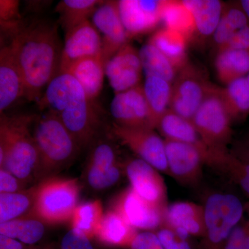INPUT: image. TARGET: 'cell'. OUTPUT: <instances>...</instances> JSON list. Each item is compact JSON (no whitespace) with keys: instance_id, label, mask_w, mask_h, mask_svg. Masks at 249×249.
I'll list each match as a JSON object with an SVG mask.
<instances>
[{"instance_id":"obj_1","label":"cell","mask_w":249,"mask_h":249,"mask_svg":"<svg viewBox=\"0 0 249 249\" xmlns=\"http://www.w3.org/2000/svg\"><path fill=\"white\" fill-rule=\"evenodd\" d=\"M9 45L22 75L24 98L39 101L42 90L60 73L62 52L57 26L42 19L22 23Z\"/></svg>"},{"instance_id":"obj_2","label":"cell","mask_w":249,"mask_h":249,"mask_svg":"<svg viewBox=\"0 0 249 249\" xmlns=\"http://www.w3.org/2000/svg\"><path fill=\"white\" fill-rule=\"evenodd\" d=\"M42 109L56 114L80 148L91 145L101 127V118L92 100L71 75L59 73L37 101Z\"/></svg>"},{"instance_id":"obj_3","label":"cell","mask_w":249,"mask_h":249,"mask_svg":"<svg viewBox=\"0 0 249 249\" xmlns=\"http://www.w3.org/2000/svg\"><path fill=\"white\" fill-rule=\"evenodd\" d=\"M36 115L1 114L0 169L13 174L28 185L37 181L40 155L31 127Z\"/></svg>"},{"instance_id":"obj_4","label":"cell","mask_w":249,"mask_h":249,"mask_svg":"<svg viewBox=\"0 0 249 249\" xmlns=\"http://www.w3.org/2000/svg\"><path fill=\"white\" fill-rule=\"evenodd\" d=\"M33 135L40 155L37 181L54 177L65 169L81 150L58 116L51 111L36 116Z\"/></svg>"},{"instance_id":"obj_5","label":"cell","mask_w":249,"mask_h":249,"mask_svg":"<svg viewBox=\"0 0 249 249\" xmlns=\"http://www.w3.org/2000/svg\"><path fill=\"white\" fill-rule=\"evenodd\" d=\"M80 185L77 178L52 177L36 184L35 200L28 215L45 224H62L71 220L78 205Z\"/></svg>"},{"instance_id":"obj_6","label":"cell","mask_w":249,"mask_h":249,"mask_svg":"<svg viewBox=\"0 0 249 249\" xmlns=\"http://www.w3.org/2000/svg\"><path fill=\"white\" fill-rule=\"evenodd\" d=\"M206 232L197 249H222L232 231L244 219L245 205L231 193H213L204 206Z\"/></svg>"},{"instance_id":"obj_7","label":"cell","mask_w":249,"mask_h":249,"mask_svg":"<svg viewBox=\"0 0 249 249\" xmlns=\"http://www.w3.org/2000/svg\"><path fill=\"white\" fill-rule=\"evenodd\" d=\"M192 122L209 150H228L232 142V121L223 102L219 88L213 84Z\"/></svg>"},{"instance_id":"obj_8","label":"cell","mask_w":249,"mask_h":249,"mask_svg":"<svg viewBox=\"0 0 249 249\" xmlns=\"http://www.w3.org/2000/svg\"><path fill=\"white\" fill-rule=\"evenodd\" d=\"M211 85L202 67L188 62L178 72L172 85L170 109L184 119L193 121Z\"/></svg>"},{"instance_id":"obj_9","label":"cell","mask_w":249,"mask_h":249,"mask_svg":"<svg viewBox=\"0 0 249 249\" xmlns=\"http://www.w3.org/2000/svg\"><path fill=\"white\" fill-rule=\"evenodd\" d=\"M111 134L159 172L169 175L165 142L150 128H129L121 127L115 123L111 128Z\"/></svg>"},{"instance_id":"obj_10","label":"cell","mask_w":249,"mask_h":249,"mask_svg":"<svg viewBox=\"0 0 249 249\" xmlns=\"http://www.w3.org/2000/svg\"><path fill=\"white\" fill-rule=\"evenodd\" d=\"M110 209L124 218L136 230L155 231L164 221L165 211L152 206L130 186L115 196Z\"/></svg>"},{"instance_id":"obj_11","label":"cell","mask_w":249,"mask_h":249,"mask_svg":"<svg viewBox=\"0 0 249 249\" xmlns=\"http://www.w3.org/2000/svg\"><path fill=\"white\" fill-rule=\"evenodd\" d=\"M211 45L215 54L227 49H249V19L238 1L224 4Z\"/></svg>"},{"instance_id":"obj_12","label":"cell","mask_w":249,"mask_h":249,"mask_svg":"<svg viewBox=\"0 0 249 249\" xmlns=\"http://www.w3.org/2000/svg\"><path fill=\"white\" fill-rule=\"evenodd\" d=\"M124 165L134 191L152 206L165 211L168 205L166 185L158 170L139 158L128 160Z\"/></svg>"},{"instance_id":"obj_13","label":"cell","mask_w":249,"mask_h":249,"mask_svg":"<svg viewBox=\"0 0 249 249\" xmlns=\"http://www.w3.org/2000/svg\"><path fill=\"white\" fill-rule=\"evenodd\" d=\"M165 156L170 176L182 184L193 186L200 181L206 157L196 146L164 139Z\"/></svg>"},{"instance_id":"obj_14","label":"cell","mask_w":249,"mask_h":249,"mask_svg":"<svg viewBox=\"0 0 249 249\" xmlns=\"http://www.w3.org/2000/svg\"><path fill=\"white\" fill-rule=\"evenodd\" d=\"M93 24L103 34L102 58L105 65L118 51L128 43L120 16L119 1H103L92 15Z\"/></svg>"},{"instance_id":"obj_15","label":"cell","mask_w":249,"mask_h":249,"mask_svg":"<svg viewBox=\"0 0 249 249\" xmlns=\"http://www.w3.org/2000/svg\"><path fill=\"white\" fill-rule=\"evenodd\" d=\"M165 0H121L119 9L129 38L150 32L161 22Z\"/></svg>"},{"instance_id":"obj_16","label":"cell","mask_w":249,"mask_h":249,"mask_svg":"<svg viewBox=\"0 0 249 249\" xmlns=\"http://www.w3.org/2000/svg\"><path fill=\"white\" fill-rule=\"evenodd\" d=\"M110 111L118 125L129 128L152 129L143 88L141 85L124 92L115 93Z\"/></svg>"},{"instance_id":"obj_17","label":"cell","mask_w":249,"mask_h":249,"mask_svg":"<svg viewBox=\"0 0 249 249\" xmlns=\"http://www.w3.org/2000/svg\"><path fill=\"white\" fill-rule=\"evenodd\" d=\"M92 56H102V38L94 25L87 20L66 33L60 73L77 60Z\"/></svg>"},{"instance_id":"obj_18","label":"cell","mask_w":249,"mask_h":249,"mask_svg":"<svg viewBox=\"0 0 249 249\" xmlns=\"http://www.w3.org/2000/svg\"><path fill=\"white\" fill-rule=\"evenodd\" d=\"M142 67L139 52L127 43L106 64V75L115 93L140 85Z\"/></svg>"},{"instance_id":"obj_19","label":"cell","mask_w":249,"mask_h":249,"mask_svg":"<svg viewBox=\"0 0 249 249\" xmlns=\"http://www.w3.org/2000/svg\"><path fill=\"white\" fill-rule=\"evenodd\" d=\"M183 2L194 19L195 33L191 43L201 48L211 44L225 3L219 0H183Z\"/></svg>"},{"instance_id":"obj_20","label":"cell","mask_w":249,"mask_h":249,"mask_svg":"<svg viewBox=\"0 0 249 249\" xmlns=\"http://www.w3.org/2000/svg\"><path fill=\"white\" fill-rule=\"evenodd\" d=\"M185 237L202 238L206 232L204 206L191 201L168 204L163 224Z\"/></svg>"},{"instance_id":"obj_21","label":"cell","mask_w":249,"mask_h":249,"mask_svg":"<svg viewBox=\"0 0 249 249\" xmlns=\"http://www.w3.org/2000/svg\"><path fill=\"white\" fill-rule=\"evenodd\" d=\"M24 98L22 75L11 45L0 51V113L9 109L21 98Z\"/></svg>"},{"instance_id":"obj_22","label":"cell","mask_w":249,"mask_h":249,"mask_svg":"<svg viewBox=\"0 0 249 249\" xmlns=\"http://www.w3.org/2000/svg\"><path fill=\"white\" fill-rule=\"evenodd\" d=\"M157 129L165 139L184 142L196 146L207 159L209 148L191 121L184 119L169 109L159 123Z\"/></svg>"},{"instance_id":"obj_23","label":"cell","mask_w":249,"mask_h":249,"mask_svg":"<svg viewBox=\"0 0 249 249\" xmlns=\"http://www.w3.org/2000/svg\"><path fill=\"white\" fill-rule=\"evenodd\" d=\"M139 232L110 209L105 213L95 237L108 247L129 249Z\"/></svg>"},{"instance_id":"obj_24","label":"cell","mask_w":249,"mask_h":249,"mask_svg":"<svg viewBox=\"0 0 249 249\" xmlns=\"http://www.w3.org/2000/svg\"><path fill=\"white\" fill-rule=\"evenodd\" d=\"M64 73L71 75L93 101L102 89L106 65L102 56L88 57L72 63Z\"/></svg>"},{"instance_id":"obj_25","label":"cell","mask_w":249,"mask_h":249,"mask_svg":"<svg viewBox=\"0 0 249 249\" xmlns=\"http://www.w3.org/2000/svg\"><path fill=\"white\" fill-rule=\"evenodd\" d=\"M214 67L219 81L228 85L249 73V49H227L215 54Z\"/></svg>"},{"instance_id":"obj_26","label":"cell","mask_w":249,"mask_h":249,"mask_svg":"<svg viewBox=\"0 0 249 249\" xmlns=\"http://www.w3.org/2000/svg\"><path fill=\"white\" fill-rule=\"evenodd\" d=\"M150 111L152 128L157 129L159 123L170 109L172 84L155 76H146L142 86Z\"/></svg>"},{"instance_id":"obj_27","label":"cell","mask_w":249,"mask_h":249,"mask_svg":"<svg viewBox=\"0 0 249 249\" xmlns=\"http://www.w3.org/2000/svg\"><path fill=\"white\" fill-rule=\"evenodd\" d=\"M148 43L160 50L178 72L189 62L187 53L188 42L179 33L163 28L153 34Z\"/></svg>"},{"instance_id":"obj_28","label":"cell","mask_w":249,"mask_h":249,"mask_svg":"<svg viewBox=\"0 0 249 249\" xmlns=\"http://www.w3.org/2000/svg\"><path fill=\"white\" fill-rule=\"evenodd\" d=\"M206 164L229 177L249 198V163L236 158L229 150H209Z\"/></svg>"},{"instance_id":"obj_29","label":"cell","mask_w":249,"mask_h":249,"mask_svg":"<svg viewBox=\"0 0 249 249\" xmlns=\"http://www.w3.org/2000/svg\"><path fill=\"white\" fill-rule=\"evenodd\" d=\"M219 93L232 123L243 122L249 116V84L247 77L219 88Z\"/></svg>"},{"instance_id":"obj_30","label":"cell","mask_w":249,"mask_h":249,"mask_svg":"<svg viewBox=\"0 0 249 249\" xmlns=\"http://www.w3.org/2000/svg\"><path fill=\"white\" fill-rule=\"evenodd\" d=\"M45 223L32 216H24L0 224V235L12 237L28 246L40 242L45 234Z\"/></svg>"},{"instance_id":"obj_31","label":"cell","mask_w":249,"mask_h":249,"mask_svg":"<svg viewBox=\"0 0 249 249\" xmlns=\"http://www.w3.org/2000/svg\"><path fill=\"white\" fill-rule=\"evenodd\" d=\"M36 185L21 192L0 193V224L27 216L35 200Z\"/></svg>"},{"instance_id":"obj_32","label":"cell","mask_w":249,"mask_h":249,"mask_svg":"<svg viewBox=\"0 0 249 249\" xmlns=\"http://www.w3.org/2000/svg\"><path fill=\"white\" fill-rule=\"evenodd\" d=\"M161 21L165 28L179 33L191 43L195 33L194 19L183 1L165 0Z\"/></svg>"},{"instance_id":"obj_33","label":"cell","mask_w":249,"mask_h":249,"mask_svg":"<svg viewBox=\"0 0 249 249\" xmlns=\"http://www.w3.org/2000/svg\"><path fill=\"white\" fill-rule=\"evenodd\" d=\"M139 52L145 76L158 77L173 85L178 71L160 50L147 42Z\"/></svg>"},{"instance_id":"obj_34","label":"cell","mask_w":249,"mask_h":249,"mask_svg":"<svg viewBox=\"0 0 249 249\" xmlns=\"http://www.w3.org/2000/svg\"><path fill=\"white\" fill-rule=\"evenodd\" d=\"M103 1L98 0H62L55 11L60 15V22L66 33L88 20Z\"/></svg>"},{"instance_id":"obj_35","label":"cell","mask_w":249,"mask_h":249,"mask_svg":"<svg viewBox=\"0 0 249 249\" xmlns=\"http://www.w3.org/2000/svg\"><path fill=\"white\" fill-rule=\"evenodd\" d=\"M104 214L101 201L82 203L77 206L73 212L70 220L71 228L93 239L96 236Z\"/></svg>"},{"instance_id":"obj_36","label":"cell","mask_w":249,"mask_h":249,"mask_svg":"<svg viewBox=\"0 0 249 249\" xmlns=\"http://www.w3.org/2000/svg\"><path fill=\"white\" fill-rule=\"evenodd\" d=\"M124 174V165L122 163L109 169H102L87 165L85 178L91 189L101 191L115 186L120 181Z\"/></svg>"},{"instance_id":"obj_37","label":"cell","mask_w":249,"mask_h":249,"mask_svg":"<svg viewBox=\"0 0 249 249\" xmlns=\"http://www.w3.org/2000/svg\"><path fill=\"white\" fill-rule=\"evenodd\" d=\"M120 163L114 145L109 141L101 140L92 147L87 165L109 169Z\"/></svg>"},{"instance_id":"obj_38","label":"cell","mask_w":249,"mask_h":249,"mask_svg":"<svg viewBox=\"0 0 249 249\" xmlns=\"http://www.w3.org/2000/svg\"><path fill=\"white\" fill-rule=\"evenodd\" d=\"M19 1L16 0H1L0 1V23L1 29L14 35L22 22L19 13Z\"/></svg>"},{"instance_id":"obj_39","label":"cell","mask_w":249,"mask_h":249,"mask_svg":"<svg viewBox=\"0 0 249 249\" xmlns=\"http://www.w3.org/2000/svg\"><path fill=\"white\" fill-rule=\"evenodd\" d=\"M155 232L164 249H195L190 237L180 235L173 228L165 224Z\"/></svg>"},{"instance_id":"obj_40","label":"cell","mask_w":249,"mask_h":249,"mask_svg":"<svg viewBox=\"0 0 249 249\" xmlns=\"http://www.w3.org/2000/svg\"><path fill=\"white\" fill-rule=\"evenodd\" d=\"M245 211L249 217L243 219L229 236L222 249H242L249 236V203L245 205Z\"/></svg>"},{"instance_id":"obj_41","label":"cell","mask_w":249,"mask_h":249,"mask_svg":"<svg viewBox=\"0 0 249 249\" xmlns=\"http://www.w3.org/2000/svg\"><path fill=\"white\" fill-rule=\"evenodd\" d=\"M91 240L83 232L71 228L62 237L60 249H95Z\"/></svg>"},{"instance_id":"obj_42","label":"cell","mask_w":249,"mask_h":249,"mask_svg":"<svg viewBox=\"0 0 249 249\" xmlns=\"http://www.w3.org/2000/svg\"><path fill=\"white\" fill-rule=\"evenodd\" d=\"M28 184L9 171L0 169V193H18L27 189Z\"/></svg>"},{"instance_id":"obj_43","label":"cell","mask_w":249,"mask_h":249,"mask_svg":"<svg viewBox=\"0 0 249 249\" xmlns=\"http://www.w3.org/2000/svg\"><path fill=\"white\" fill-rule=\"evenodd\" d=\"M129 249H164L155 231L139 232Z\"/></svg>"},{"instance_id":"obj_44","label":"cell","mask_w":249,"mask_h":249,"mask_svg":"<svg viewBox=\"0 0 249 249\" xmlns=\"http://www.w3.org/2000/svg\"><path fill=\"white\" fill-rule=\"evenodd\" d=\"M229 152L238 160L249 163V131L233 142Z\"/></svg>"},{"instance_id":"obj_45","label":"cell","mask_w":249,"mask_h":249,"mask_svg":"<svg viewBox=\"0 0 249 249\" xmlns=\"http://www.w3.org/2000/svg\"><path fill=\"white\" fill-rule=\"evenodd\" d=\"M0 248L3 249H29L30 247L22 243L20 241L0 235Z\"/></svg>"},{"instance_id":"obj_46","label":"cell","mask_w":249,"mask_h":249,"mask_svg":"<svg viewBox=\"0 0 249 249\" xmlns=\"http://www.w3.org/2000/svg\"><path fill=\"white\" fill-rule=\"evenodd\" d=\"M238 2L249 19V0H240Z\"/></svg>"},{"instance_id":"obj_47","label":"cell","mask_w":249,"mask_h":249,"mask_svg":"<svg viewBox=\"0 0 249 249\" xmlns=\"http://www.w3.org/2000/svg\"><path fill=\"white\" fill-rule=\"evenodd\" d=\"M29 249H54L53 247L51 245L43 246V247H31Z\"/></svg>"},{"instance_id":"obj_48","label":"cell","mask_w":249,"mask_h":249,"mask_svg":"<svg viewBox=\"0 0 249 249\" xmlns=\"http://www.w3.org/2000/svg\"><path fill=\"white\" fill-rule=\"evenodd\" d=\"M242 249H249V236L247 240H246L245 244H244L243 247Z\"/></svg>"},{"instance_id":"obj_49","label":"cell","mask_w":249,"mask_h":249,"mask_svg":"<svg viewBox=\"0 0 249 249\" xmlns=\"http://www.w3.org/2000/svg\"><path fill=\"white\" fill-rule=\"evenodd\" d=\"M247 80H248L249 84V73L248 74V76H247Z\"/></svg>"},{"instance_id":"obj_50","label":"cell","mask_w":249,"mask_h":249,"mask_svg":"<svg viewBox=\"0 0 249 249\" xmlns=\"http://www.w3.org/2000/svg\"><path fill=\"white\" fill-rule=\"evenodd\" d=\"M0 249H1V248H0Z\"/></svg>"}]
</instances>
